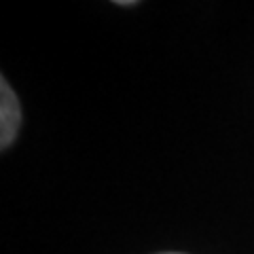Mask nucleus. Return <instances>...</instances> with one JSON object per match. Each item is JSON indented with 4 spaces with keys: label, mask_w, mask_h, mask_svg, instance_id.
<instances>
[{
    "label": "nucleus",
    "mask_w": 254,
    "mask_h": 254,
    "mask_svg": "<svg viewBox=\"0 0 254 254\" xmlns=\"http://www.w3.org/2000/svg\"><path fill=\"white\" fill-rule=\"evenodd\" d=\"M0 91H2V95H0V146L4 150L13 144V140L19 131L21 106L9 83H6V78L0 81Z\"/></svg>",
    "instance_id": "f257e3e1"
},
{
    "label": "nucleus",
    "mask_w": 254,
    "mask_h": 254,
    "mask_svg": "<svg viewBox=\"0 0 254 254\" xmlns=\"http://www.w3.org/2000/svg\"><path fill=\"white\" fill-rule=\"evenodd\" d=\"M165 254H178V252H165Z\"/></svg>",
    "instance_id": "f03ea898"
}]
</instances>
